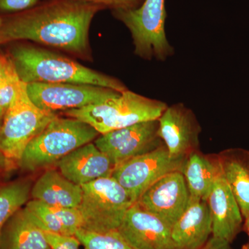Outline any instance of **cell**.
Instances as JSON below:
<instances>
[{"label":"cell","instance_id":"obj_1","mask_svg":"<svg viewBox=\"0 0 249 249\" xmlns=\"http://www.w3.org/2000/svg\"><path fill=\"white\" fill-rule=\"evenodd\" d=\"M104 9L82 0L40 1L27 11L3 16L0 45L34 42L90 60V25L94 16Z\"/></svg>","mask_w":249,"mask_h":249},{"label":"cell","instance_id":"obj_2","mask_svg":"<svg viewBox=\"0 0 249 249\" xmlns=\"http://www.w3.org/2000/svg\"><path fill=\"white\" fill-rule=\"evenodd\" d=\"M9 57L19 79L33 83H74L103 87L122 91L128 89L119 79L91 70L64 56L29 42L7 44Z\"/></svg>","mask_w":249,"mask_h":249},{"label":"cell","instance_id":"obj_3","mask_svg":"<svg viewBox=\"0 0 249 249\" xmlns=\"http://www.w3.org/2000/svg\"><path fill=\"white\" fill-rule=\"evenodd\" d=\"M168 105L129 89L113 93L101 102L63 111L67 117L89 124L100 134L143 121L160 119Z\"/></svg>","mask_w":249,"mask_h":249},{"label":"cell","instance_id":"obj_4","mask_svg":"<svg viewBox=\"0 0 249 249\" xmlns=\"http://www.w3.org/2000/svg\"><path fill=\"white\" fill-rule=\"evenodd\" d=\"M99 136L83 121L58 116L29 142L18 166L29 171L47 168L78 147L94 142Z\"/></svg>","mask_w":249,"mask_h":249},{"label":"cell","instance_id":"obj_5","mask_svg":"<svg viewBox=\"0 0 249 249\" xmlns=\"http://www.w3.org/2000/svg\"><path fill=\"white\" fill-rule=\"evenodd\" d=\"M58 116L37 107L22 81L0 127V152L13 166L18 165L29 142Z\"/></svg>","mask_w":249,"mask_h":249},{"label":"cell","instance_id":"obj_6","mask_svg":"<svg viewBox=\"0 0 249 249\" xmlns=\"http://www.w3.org/2000/svg\"><path fill=\"white\" fill-rule=\"evenodd\" d=\"M81 187L83 196L78 209L83 218L82 229L98 233L117 231L134 204L127 191L112 177Z\"/></svg>","mask_w":249,"mask_h":249},{"label":"cell","instance_id":"obj_7","mask_svg":"<svg viewBox=\"0 0 249 249\" xmlns=\"http://www.w3.org/2000/svg\"><path fill=\"white\" fill-rule=\"evenodd\" d=\"M112 15L129 29L137 56L165 61L175 53L165 34V0H144L137 9L113 11Z\"/></svg>","mask_w":249,"mask_h":249},{"label":"cell","instance_id":"obj_8","mask_svg":"<svg viewBox=\"0 0 249 249\" xmlns=\"http://www.w3.org/2000/svg\"><path fill=\"white\" fill-rule=\"evenodd\" d=\"M186 158L172 157L163 144L116 167L111 177L124 187L136 203L157 180L172 172H182Z\"/></svg>","mask_w":249,"mask_h":249},{"label":"cell","instance_id":"obj_9","mask_svg":"<svg viewBox=\"0 0 249 249\" xmlns=\"http://www.w3.org/2000/svg\"><path fill=\"white\" fill-rule=\"evenodd\" d=\"M159 129V119L143 121L100 134L94 144L116 168L164 144L160 138Z\"/></svg>","mask_w":249,"mask_h":249},{"label":"cell","instance_id":"obj_10","mask_svg":"<svg viewBox=\"0 0 249 249\" xmlns=\"http://www.w3.org/2000/svg\"><path fill=\"white\" fill-rule=\"evenodd\" d=\"M27 91L37 107L56 113L96 104L109 98L116 90L86 84L33 83L27 84Z\"/></svg>","mask_w":249,"mask_h":249},{"label":"cell","instance_id":"obj_11","mask_svg":"<svg viewBox=\"0 0 249 249\" xmlns=\"http://www.w3.org/2000/svg\"><path fill=\"white\" fill-rule=\"evenodd\" d=\"M189 196L182 172L174 171L149 187L136 203L172 228L186 210Z\"/></svg>","mask_w":249,"mask_h":249},{"label":"cell","instance_id":"obj_12","mask_svg":"<svg viewBox=\"0 0 249 249\" xmlns=\"http://www.w3.org/2000/svg\"><path fill=\"white\" fill-rule=\"evenodd\" d=\"M159 134L175 158H185L197 151L201 127L193 111L183 103L168 106L159 119Z\"/></svg>","mask_w":249,"mask_h":249},{"label":"cell","instance_id":"obj_13","mask_svg":"<svg viewBox=\"0 0 249 249\" xmlns=\"http://www.w3.org/2000/svg\"><path fill=\"white\" fill-rule=\"evenodd\" d=\"M117 231L135 249H177L172 228L137 203L128 210Z\"/></svg>","mask_w":249,"mask_h":249},{"label":"cell","instance_id":"obj_14","mask_svg":"<svg viewBox=\"0 0 249 249\" xmlns=\"http://www.w3.org/2000/svg\"><path fill=\"white\" fill-rule=\"evenodd\" d=\"M212 219V235L231 243L242 227L243 217L222 172L207 199Z\"/></svg>","mask_w":249,"mask_h":249},{"label":"cell","instance_id":"obj_15","mask_svg":"<svg viewBox=\"0 0 249 249\" xmlns=\"http://www.w3.org/2000/svg\"><path fill=\"white\" fill-rule=\"evenodd\" d=\"M56 164L65 178L79 186L111 177L114 169L107 156L92 142L70 152Z\"/></svg>","mask_w":249,"mask_h":249},{"label":"cell","instance_id":"obj_16","mask_svg":"<svg viewBox=\"0 0 249 249\" xmlns=\"http://www.w3.org/2000/svg\"><path fill=\"white\" fill-rule=\"evenodd\" d=\"M212 235V219L207 201L189 196L186 210L172 227L177 249H201Z\"/></svg>","mask_w":249,"mask_h":249},{"label":"cell","instance_id":"obj_17","mask_svg":"<svg viewBox=\"0 0 249 249\" xmlns=\"http://www.w3.org/2000/svg\"><path fill=\"white\" fill-rule=\"evenodd\" d=\"M0 249H50L45 231L24 207L6 223L0 234Z\"/></svg>","mask_w":249,"mask_h":249},{"label":"cell","instance_id":"obj_18","mask_svg":"<svg viewBox=\"0 0 249 249\" xmlns=\"http://www.w3.org/2000/svg\"><path fill=\"white\" fill-rule=\"evenodd\" d=\"M81 186L71 182L56 170L42 174L31 188L33 199L61 208H78L82 200Z\"/></svg>","mask_w":249,"mask_h":249},{"label":"cell","instance_id":"obj_19","mask_svg":"<svg viewBox=\"0 0 249 249\" xmlns=\"http://www.w3.org/2000/svg\"><path fill=\"white\" fill-rule=\"evenodd\" d=\"M217 156L224 178L245 218L249 214V151L229 149Z\"/></svg>","mask_w":249,"mask_h":249},{"label":"cell","instance_id":"obj_20","mask_svg":"<svg viewBox=\"0 0 249 249\" xmlns=\"http://www.w3.org/2000/svg\"><path fill=\"white\" fill-rule=\"evenodd\" d=\"M218 156L195 151L187 157L182 170L190 196L207 201L214 181L222 173Z\"/></svg>","mask_w":249,"mask_h":249},{"label":"cell","instance_id":"obj_21","mask_svg":"<svg viewBox=\"0 0 249 249\" xmlns=\"http://www.w3.org/2000/svg\"><path fill=\"white\" fill-rule=\"evenodd\" d=\"M25 207L45 231L75 235L83 228V218L78 208L56 207L36 199L28 201Z\"/></svg>","mask_w":249,"mask_h":249},{"label":"cell","instance_id":"obj_22","mask_svg":"<svg viewBox=\"0 0 249 249\" xmlns=\"http://www.w3.org/2000/svg\"><path fill=\"white\" fill-rule=\"evenodd\" d=\"M31 188V183L27 180L0 186V234L10 218L27 204Z\"/></svg>","mask_w":249,"mask_h":249},{"label":"cell","instance_id":"obj_23","mask_svg":"<svg viewBox=\"0 0 249 249\" xmlns=\"http://www.w3.org/2000/svg\"><path fill=\"white\" fill-rule=\"evenodd\" d=\"M82 245L88 249H135L116 231L98 233L80 229L75 234Z\"/></svg>","mask_w":249,"mask_h":249},{"label":"cell","instance_id":"obj_24","mask_svg":"<svg viewBox=\"0 0 249 249\" xmlns=\"http://www.w3.org/2000/svg\"><path fill=\"white\" fill-rule=\"evenodd\" d=\"M21 83L15 68L0 81V107L5 111L12 103Z\"/></svg>","mask_w":249,"mask_h":249},{"label":"cell","instance_id":"obj_25","mask_svg":"<svg viewBox=\"0 0 249 249\" xmlns=\"http://www.w3.org/2000/svg\"><path fill=\"white\" fill-rule=\"evenodd\" d=\"M46 240L50 249H80L81 243L75 235H65L45 231Z\"/></svg>","mask_w":249,"mask_h":249},{"label":"cell","instance_id":"obj_26","mask_svg":"<svg viewBox=\"0 0 249 249\" xmlns=\"http://www.w3.org/2000/svg\"><path fill=\"white\" fill-rule=\"evenodd\" d=\"M41 0H0V16L18 14L34 7Z\"/></svg>","mask_w":249,"mask_h":249},{"label":"cell","instance_id":"obj_27","mask_svg":"<svg viewBox=\"0 0 249 249\" xmlns=\"http://www.w3.org/2000/svg\"><path fill=\"white\" fill-rule=\"evenodd\" d=\"M103 6L111 11H127L136 9L143 3L144 0H82Z\"/></svg>","mask_w":249,"mask_h":249},{"label":"cell","instance_id":"obj_28","mask_svg":"<svg viewBox=\"0 0 249 249\" xmlns=\"http://www.w3.org/2000/svg\"><path fill=\"white\" fill-rule=\"evenodd\" d=\"M14 70V65L6 54H0V81Z\"/></svg>","mask_w":249,"mask_h":249},{"label":"cell","instance_id":"obj_29","mask_svg":"<svg viewBox=\"0 0 249 249\" xmlns=\"http://www.w3.org/2000/svg\"><path fill=\"white\" fill-rule=\"evenodd\" d=\"M230 242L213 237L209 239L202 249H231Z\"/></svg>","mask_w":249,"mask_h":249},{"label":"cell","instance_id":"obj_30","mask_svg":"<svg viewBox=\"0 0 249 249\" xmlns=\"http://www.w3.org/2000/svg\"><path fill=\"white\" fill-rule=\"evenodd\" d=\"M14 168L12 165L6 160L4 155L0 152V173H4V172L9 171L11 168Z\"/></svg>","mask_w":249,"mask_h":249},{"label":"cell","instance_id":"obj_31","mask_svg":"<svg viewBox=\"0 0 249 249\" xmlns=\"http://www.w3.org/2000/svg\"><path fill=\"white\" fill-rule=\"evenodd\" d=\"M5 112H6V111L2 107H0V127H1V124H2Z\"/></svg>","mask_w":249,"mask_h":249},{"label":"cell","instance_id":"obj_32","mask_svg":"<svg viewBox=\"0 0 249 249\" xmlns=\"http://www.w3.org/2000/svg\"><path fill=\"white\" fill-rule=\"evenodd\" d=\"M245 227L246 230H247V231L248 232V233L249 234V215H247V217L245 218Z\"/></svg>","mask_w":249,"mask_h":249},{"label":"cell","instance_id":"obj_33","mask_svg":"<svg viewBox=\"0 0 249 249\" xmlns=\"http://www.w3.org/2000/svg\"><path fill=\"white\" fill-rule=\"evenodd\" d=\"M3 20H4V17L0 16V29H1V26H2Z\"/></svg>","mask_w":249,"mask_h":249},{"label":"cell","instance_id":"obj_34","mask_svg":"<svg viewBox=\"0 0 249 249\" xmlns=\"http://www.w3.org/2000/svg\"><path fill=\"white\" fill-rule=\"evenodd\" d=\"M243 249H249V243L245 246H244Z\"/></svg>","mask_w":249,"mask_h":249},{"label":"cell","instance_id":"obj_35","mask_svg":"<svg viewBox=\"0 0 249 249\" xmlns=\"http://www.w3.org/2000/svg\"></svg>","mask_w":249,"mask_h":249},{"label":"cell","instance_id":"obj_36","mask_svg":"<svg viewBox=\"0 0 249 249\" xmlns=\"http://www.w3.org/2000/svg\"></svg>","mask_w":249,"mask_h":249}]
</instances>
